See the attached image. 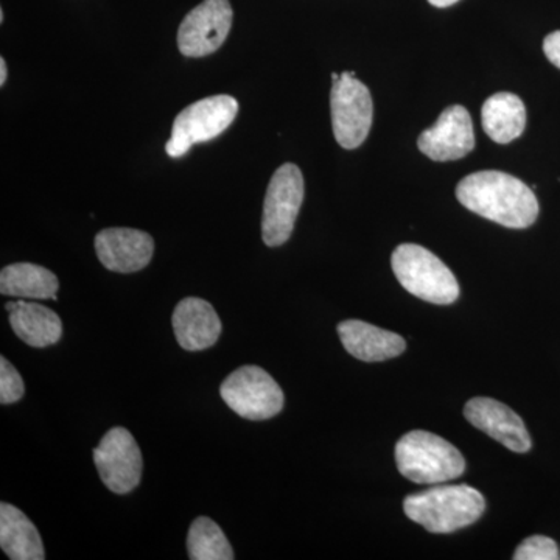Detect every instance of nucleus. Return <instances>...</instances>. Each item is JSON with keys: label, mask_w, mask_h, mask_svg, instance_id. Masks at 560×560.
<instances>
[{"label": "nucleus", "mask_w": 560, "mask_h": 560, "mask_svg": "<svg viewBox=\"0 0 560 560\" xmlns=\"http://www.w3.org/2000/svg\"><path fill=\"white\" fill-rule=\"evenodd\" d=\"M238 103L231 95H213L191 103L173 121L171 139L165 151L173 160L186 156L191 147L219 138L235 120Z\"/></svg>", "instance_id": "5"}, {"label": "nucleus", "mask_w": 560, "mask_h": 560, "mask_svg": "<svg viewBox=\"0 0 560 560\" xmlns=\"http://www.w3.org/2000/svg\"><path fill=\"white\" fill-rule=\"evenodd\" d=\"M481 121L482 130L493 142L510 143L525 131L526 108L518 95L499 92L482 105Z\"/></svg>", "instance_id": "18"}, {"label": "nucleus", "mask_w": 560, "mask_h": 560, "mask_svg": "<svg viewBox=\"0 0 560 560\" xmlns=\"http://www.w3.org/2000/svg\"><path fill=\"white\" fill-rule=\"evenodd\" d=\"M172 326L180 348L189 352L212 348L223 329L215 308L200 298L180 301L173 312Z\"/></svg>", "instance_id": "14"}, {"label": "nucleus", "mask_w": 560, "mask_h": 560, "mask_svg": "<svg viewBox=\"0 0 560 560\" xmlns=\"http://www.w3.org/2000/svg\"><path fill=\"white\" fill-rule=\"evenodd\" d=\"M7 75H9V69H7L5 60H0V84H5Z\"/></svg>", "instance_id": "25"}, {"label": "nucleus", "mask_w": 560, "mask_h": 560, "mask_svg": "<svg viewBox=\"0 0 560 560\" xmlns=\"http://www.w3.org/2000/svg\"><path fill=\"white\" fill-rule=\"evenodd\" d=\"M331 125L342 149L355 150L366 140L372 127L371 92L355 77V72H342L330 92Z\"/></svg>", "instance_id": "8"}, {"label": "nucleus", "mask_w": 560, "mask_h": 560, "mask_svg": "<svg viewBox=\"0 0 560 560\" xmlns=\"http://www.w3.org/2000/svg\"><path fill=\"white\" fill-rule=\"evenodd\" d=\"M338 80H340V75H338V73H331V81H334V83H335V81H338Z\"/></svg>", "instance_id": "26"}, {"label": "nucleus", "mask_w": 560, "mask_h": 560, "mask_svg": "<svg viewBox=\"0 0 560 560\" xmlns=\"http://www.w3.org/2000/svg\"><path fill=\"white\" fill-rule=\"evenodd\" d=\"M431 5L438 7V9H447V7L455 5L459 0H429Z\"/></svg>", "instance_id": "24"}, {"label": "nucleus", "mask_w": 560, "mask_h": 560, "mask_svg": "<svg viewBox=\"0 0 560 560\" xmlns=\"http://www.w3.org/2000/svg\"><path fill=\"white\" fill-rule=\"evenodd\" d=\"M464 208L511 230H526L539 217V201L523 180L503 172H478L456 187Z\"/></svg>", "instance_id": "1"}, {"label": "nucleus", "mask_w": 560, "mask_h": 560, "mask_svg": "<svg viewBox=\"0 0 560 560\" xmlns=\"http://www.w3.org/2000/svg\"><path fill=\"white\" fill-rule=\"evenodd\" d=\"M232 27L230 0H205L180 22L178 47L189 58L208 57L223 46Z\"/></svg>", "instance_id": "10"}, {"label": "nucleus", "mask_w": 560, "mask_h": 560, "mask_svg": "<svg viewBox=\"0 0 560 560\" xmlns=\"http://www.w3.org/2000/svg\"><path fill=\"white\" fill-rule=\"evenodd\" d=\"M94 463L103 485L119 495L138 488L142 478V453L135 436L124 427H116L102 438L94 448Z\"/></svg>", "instance_id": "9"}, {"label": "nucleus", "mask_w": 560, "mask_h": 560, "mask_svg": "<svg viewBox=\"0 0 560 560\" xmlns=\"http://www.w3.org/2000/svg\"><path fill=\"white\" fill-rule=\"evenodd\" d=\"M187 550L191 560H232L235 558L230 540L209 517H198L191 523Z\"/></svg>", "instance_id": "20"}, {"label": "nucleus", "mask_w": 560, "mask_h": 560, "mask_svg": "<svg viewBox=\"0 0 560 560\" xmlns=\"http://www.w3.org/2000/svg\"><path fill=\"white\" fill-rule=\"evenodd\" d=\"M419 150L431 161L448 162L466 158L475 149L474 124L469 110L453 105L418 139Z\"/></svg>", "instance_id": "11"}, {"label": "nucleus", "mask_w": 560, "mask_h": 560, "mask_svg": "<svg viewBox=\"0 0 560 560\" xmlns=\"http://www.w3.org/2000/svg\"><path fill=\"white\" fill-rule=\"evenodd\" d=\"M98 260L106 270L136 272L150 264L154 253V241L150 234L130 228H109L95 237Z\"/></svg>", "instance_id": "13"}, {"label": "nucleus", "mask_w": 560, "mask_h": 560, "mask_svg": "<svg viewBox=\"0 0 560 560\" xmlns=\"http://www.w3.org/2000/svg\"><path fill=\"white\" fill-rule=\"evenodd\" d=\"M514 560H559L560 552L556 541L550 537L533 536L523 540L521 547L515 550Z\"/></svg>", "instance_id": "21"}, {"label": "nucleus", "mask_w": 560, "mask_h": 560, "mask_svg": "<svg viewBox=\"0 0 560 560\" xmlns=\"http://www.w3.org/2000/svg\"><path fill=\"white\" fill-rule=\"evenodd\" d=\"M338 335L350 355L366 363L396 359L407 349V341L400 335L364 320H342L338 324Z\"/></svg>", "instance_id": "15"}, {"label": "nucleus", "mask_w": 560, "mask_h": 560, "mask_svg": "<svg viewBox=\"0 0 560 560\" xmlns=\"http://www.w3.org/2000/svg\"><path fill=\"white\" fill-rule=\"evenodd\" d=\"M481 492L467 485L436 486L411 493L404 501L410 521L434 534H448L474 525L485 512Z\"/></svg>", "instance_id": "2"}, {"label": "nucleus", "mask_w": 560, "mask_h": 560, "mask_svg": "<svg viewBox=\"0 0 560 560\" xmlns=\"http://www.w3.org/2000/svg\"><path fill=\"white\" fill-rule=\"evenodd\" d=\"M25 386L20 372L5 357L0 359V404L11 405L24 397Z\"/></svg>", "instance_id": "22"}, {"label": "nucleus", "mask_w": 560, "mask_h": 560, "mask_svg": "<svg viewBox=\"0 0 560 560\" xmlns=\"http://www.w3.org/2000/svg\"><path fill=\"white\" fill-rule=\"evenodd\" d=\"M304 176L294 164L280 165L265 195L261 237L270 248L283 245L293 234L304 201Z\"/></svg>", "instance_id": "6"}, {"label": "nucleus", "mask_w": 560, "mask_h": 560, "mask_svg": "<svg viewBox=\"0 0 560 560\" xmlns=\"http://www.w3.org/2000/svg\"><path fill=\"white\" fill-rule=\"evenodd\" d=\"M5 308L10 313L11 329L25 345L32 348H47L61 340L60 316L46 305L20 300L9 302Z\"/></svg>", "instance_id": "16"}, {"label": "nucleus", "mask_w": 560, "mask_h": 560, "mask_svg": "<svg viewBox=\"0 0 560 560\" xmlns=\"http://www.w3.org/2000/svg\"><path fill=\"white\" fill-rule=\"evenodd\" d=\"M0 547L11 560H44L43 539L31 518L13 504H0Z\"/></svg>", "instance_id": "17"}, {"label": "nucleus", "mask_w": 560, "mask_h": 560, "mask_svg": "<svg viewBox=\"0 0 560 560\" xmlns=\"http://www.w3.org/2000/svg\"><path fill=\"white\" fill-rule=\"evenodd\" d=\"M397 469L418 485H441L455 480L466 470L458 448L429 431L415 430L396 445Z\"/></svg>", "instance_id": "3"}, {"label": "nucleus", "mask_w": 560, "mask_h": 560, "mask_svg": "<svg viewBox=\"0 0 560 560\" xmlns=\"http://www.w3.org/2000/svg\"><path fill=\"white\" fill-rule=\"evenodd\" d=\"M57 276L35 264H13L0 272V293L20 300L57 301Z\"/></svg>", "instance_id": "19"}, {"label": "nucleus", "mask_w": 560, "mask_h": 560, "mask_svg": "<svg viewBox=\"0 0 560 560\" xmlns=\"http://www.w3.org/2000/svg\"><path fill=\"white\" fill-rule=\"evenodd\" d=\"M544 51L548 60L560 69V31L551 33L544 40Z\"/></svg>", "instance_id": "23"}, {"label": "nucleus", "mask_w": 560, "mask_h": 560, "mask_svg": "<svg viewBox=\"0 0 560 560\" xmlns=\"http://www.w3.org/2000/svg\"><path fill=\"white\" fill-rule=\"evenodd\" d=\"M393 271L412 296L431 302V304L448 305L459 298V283L451 268L423 246L404 243L397 246L390 257Z\"/></svg>", "instance_id": "4"}, {"label": "nucleus", "mask_w": 560, "mask_h": 560, "mask_svg": "<svg viewBox=\"0 0 560 560\" xmlns=\"http://www.w3.org/2000/svg\"><path fill=\"white\" fill-rule=\"evenodd\" d=\"M221 399L243 419L267 420L283 410V390L259 366H242L220 386Z\"/></svg>", "instance_id": "7"}, {"label": "nucleus", "mask_w": 560, "mask_h": 560, "mask_svg": "<svg viewBox=\"0 0 560 560\" xmlns=\"http://www.w3.org/2000/svg\"><path fill=\"white\" fill-rule=\"evenodd\" d=\"M464 416L471 425L504 447L515 453H526L533 447L528 430L521 416L515 415L508 405L488 397H475L467 401Z\"/></svg>", "instance_id": "12"}]
</instances>
